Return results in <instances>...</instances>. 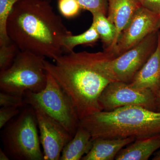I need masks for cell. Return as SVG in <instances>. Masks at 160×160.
I'll return each instance as SVG.
<instances>
[{"instance_id": "obj_8", "label": "cell", "mask_w": 160, "mask_h": 160, "mask_svg": "<svg viewBox=\"0 0 160 160\" xmlns=\"http://www.w3.org/2000/svg\"><path fill=\"white\" fill-rule=\"evenodd\" d=\"M102 111L127 106H139L157 111L155 94L149 89L134 88L129 83L114 81L108 84L99 98Z\"/></svg>"}, {"instance_id": "obj_11", "label": "cell", "mask_w": 160, "mask_h": 160, "mask_svg": "<svg viewBox=\"0 0 160 160\" xmlns=\"http://www.w3.org/2000/svg\"><path fill=\"white\" fill-rule=\"evenodd\" d=\"M129 84L134 88L149 89L155 94L160 90V32L156 49Z\"/></svg>"}, {"instance_id": "obj_25", "label": "cell", "mask_w": 160, "mask_h": 160, "mask_svg": "<svg viewBox=\"0 0 160 160\" xmlns=\"http://www.w3.org/2000/svg\"><path fill=\"white\" fill-rule=\"evenodd\" d=\"M0 160H10L9 157L6 154L5 152L2 151V149H0Z\"/></svg>"}, {"instance_id": "obj_14", "label": "cell", "mask_w": 160, "mask_h": 160, "mask_svg": "<svg viewBox=\"0 0 160 160\" xmlns=\"http://www.w3.org/2000/svg\"><path fill=\"white\" fill-rule=\"evenodd\" d=\"M160 149V134L136 139L123 148L115 160H147Z\"/></svg>"}, {"instance_id": "obj_13", "label": "cell", "mask_w": 160, "mask_h": 160, "mask_svg": "<svg viewBox=\"0 0 160 160\" xmlns=\"http://www.w3.org/2000/svg\"><path fill=\"white\" fill-rule=\"evenodd\" d=\"M134 138H97L92 140L91 149L82 160H113L118 152L134 142Z\"/></svg>"}, {"instance_id": "obj_18", "label": "cell", "mask_w": 160, "mask_h": 160, "mask_svg": "<svg viewBox=\"0 0 160 160\" xmlns=\"http://www.w3.org/2000/svg\"><path fill=\"white\" fill-rule=\"evenodd\" d=\"M20 0H0V46L11 42L7 32V23L16 3Z\"/></svg>"}, {"instance_id": "obj_10", "label": "cell", "mask_w": 160, "mask_h": 160, "mask_svg": "<svg viewBox=\"0 0 160 160\" xmlns=\"http://www.w3.org/2000/svg\"><path fill=\"white\" fill-rule=\"evenodd\" d=\"M35 110L44 160H60L63 149L73 136L60 123L45 112Z\"/></svg>"}, {"instance_id": "obj_19", "label": "cell", "mask_w": 160, "mask_h": 160, "mask_svg": "<svg viewBox=\"0 0 160 160\" xmlns=\"http://www.w3.org/2000/svg\"><path fill=\"white\" fill-rule=\"evenodd\" d=\"M19 51L17 46L12 41L0 46V71L6 70L11 66Z\"/></svg>"}, {"instance_id": "obj_6", "label": "cell", "mask_w": 160, "mask_h": 160, "mask_svg": "<svg viewBox=\"0 0 160 160\" xmlns=\"http://www.w3.org/2000/svg\"><path fill=\"white\" fill-rule=\"evenodd\" d=\"M23 98L25 104L45 112L74 136L80 121L77 110L71 98L51 74L47 72V84L42 91H26Z\"/></svg>"}, {"instance_id": "obj_5", "label": "cell", "mask_w": 160, "mask_h": 160, "mask_svg": "<svg viewBox=\"0 0 160 160\" xmlns=\"http://www.w3.org/2000/svg\"><path fill=\"white\" fill-rule=\"evenodd\" d=\"M45 59L30 52L20 50L11 66L0 71L1 91L23 97L26 91H42L47 82Z\"/></svg>"}, {"instance_id": "obj_21", "label": "cell", "mask_w": 160, "mask_h": 160, "mask_svg": "<svg viewBox=\"0 0 160 160\" xmlns=\"http://www.w3.org/2000/svg\"><path fill=\"white\" fill-rule=\"evenodd\" d=\"M58 6L61 14L67 18L77 16L82 9L76 0H58Z\"/></svg>"}, {"instance_id": "obj_2", "label": "cell", "mask_w": 160, "mask_h": 160, "mask_svg": "<svg viewBox=\"0 0 160 160\" xmlns=\"http://www.w3.org/2000/svg\"><path fill=\"white\" fill-rule=\"evenodd\" d=\"M10 40L21 51L53 62L64 54L63 42L72 34L55 12L50 0H20L7 23Z\"/></svg>"}, {"instance_id": "obj_12", "label": "cell", "mask_w": 160, "mask_h": 160, "mask_svg": "<svg viewBox=\"0 0 160 160\" xmlns=\"http://www.w3.org/2000/svg\"><path fill=\"white\" fill-rule=\"evenodd\" d=\"M141 6L139 0H108L107 17L115 27L116 36L112 46L105 51L112 54L121 32Z\"/></svg>"}, {"instance_id": "obj_28", "label": "cell", "mask_w": 160, "mask_h": 160, "mask_svg": "<svg viewBox=\"0 0 160 160\" xmlns=\"http://www.w3.org/2000/svg\"></svg>"}, {"instance_id": "obj_3", "label": "cell", "mask_w": 160, "mask_h": 160, "mask_svg": "<svg viewBox=\"0 0 160 160\" xmlns=\"http://www.w3.org/2000/svg\"><path fill=\"white\" fill-rule=\"evenodd\" d=\"M79 126L97 138H135L160 134V111L139 106L101 111L80 121Z\"/></svg>"}, {"instance_id": "obj_16", "label": "cell", "mask_w": 160, "mask_h": 160, "mask_svg": "<svg viewBox=\"0 0 160 160\" xmlns=\"http://www.w3.org/2000/svg\"><path fill=\"white\" fill-rule=\"evenodd\" d=\"M92 23L99 35L104 51H107L113 44L116 36V28L107 16L101 12L92 13Z\"/></svg>"}, {"instance_id": "obj_9", "label": "cell", "mask_w": 160, "mask_h": 160, "mask_svg": "<svg viewBox=\"0 0 160 160\" xmlns=\"http://www.w3.org/2000/svg\"><path fill=\"white\" fill-rule=\"evenodd\" d=\"M160 28V14L140 6L121 32L112 52L116 58Z\"/></svg>"}, {"instance_id": "obj_15", "label": "cell", "mask_w": 160, "mask_h": 160, "mask_svg": "<svg viewBox=\"0 0 160 160\" xmlns=\"http://www.w3.org/2000/svg\"><path fill=\"white\" fill-rule=\"evenodd\" d=\"M92 140L88 130L79 126L74 136L62 151L60 160H79L91 149Z\"/></svg>"}, {"instance_id": "obj_1", "label": "cell", "mask_w": 160, "mask_h": 160, "mask_svg": "<svg viewBox=\"0 0 160 160\" xmlns=\"http://www.w3.org/2000/svg\"><path fill=\"white\" fill-rule=\"evenodd\" d=\"M111 58V53L105 51H73L54 63L45 60L46 71L71 98L80 120L102 111L99 98L108 84L114 82L107 66Z\"/></svg>"}, {"instance_id": "obj_20", "label": "cell", "mask_w": 160, "mask_h": 160, "mask_svg": "<svg viewBox=\"0 0 160 160\" xmlns=\"http://www.w3.org/2000/svg\"><path fill=\"white\" fill-rule=\"evenodd\" d=\"M81 9L88 10L92 14L101 12L107 15L108 0H76Z\"/></svg>"}, {"instance_id": "obj_4", "label": "cell", "mask_w": 160, "mask_h": 160, "mask_svg": "<svg viewBox=\"0 0 160 160\" xmlns=\"http://www.w3.org/2000/svg\"><path fill=\"white\" fill-rule=\"evenodd\" d=\"M35 110L30 105L1 131L4 151L10 160H43Z\"/></svg>"}, {"instance_id": "obj_7", "label": "cell", "mask_w": 160, "mask_h": 160, "mask_svg": "<svg viewBox=\"0 0 160 160\" xmlns=\"http://www.w3.org/2000/svg\"><path fill=\"white\" fill-rule=\"evenodd\" d=\"M159 32L149 34L136 46L108 61L109 72L114 81L131 82L156 49Z\"/></svg>"}, {"instance_id": "obj_24", "label": "cell", "mask_w": 160, "mask_h": 160, "mask_svg": "<svg viewBox=\"0 0 160 160\" xmlns=\"http://www.w3.org/2000/svg\"><path fill=\"white\" fill-rule=\"evenodd\" d=\"M139 1L142 7L160 14V0H139Z\"/></svg>"}, {"instance_id": "obj_27", "label": "cell", "mask_w": 160, "mask_h": 160, "mask_svg": "<svg viewBox=\"0 0 160 160\" xmlns=\"http://www.w3.org/2000/svg\"><path fill=\"white\" fill-rule=\"evenodd\" d=\"M152 160H160V149L155 153L154 157L152 158Z\"/></svg>"}, {"instance_id": "obj_23", "label": "cell", "mask_w": 160, "mask_h": 160, "mask_svg": "<svg viewBox=\"0 0 160 160\" xmlns=\"http://www.w3.org/2000/svg\"><path fill=\"white\" fill-rule=\"evenodd\" d=\"M20 113L19 108L18 107H2L0 109V129Z\"/></svg>"}, {"instance_id": "obj_17", "label": "cell", "mask_w": 160, "mask_h": 160, "mask_svg": "<svg viewBox=\"0 0 160 160\" xmlns=\"http://www.w3.org/2000/svg\"><path fill=\"white\" fill-rule=\"evenodd\" d=\"M100 39L95 27L93 24L88 30L78 35L73 34L67 37L63 42L64 53H69L73 51L75 47L79 45H92L97 42Z\"/></svg>"}, {"instance_id": "obj_22", "label": "cell", "mask_w": 160, "mask_h": 160, "mask_svg": "<svg viewBox=\"0 0 160 160\" xmlns=\"http://www.w3.org/2000/svg\"><path fill=\"white\" fill-rule=\"evenodd\" d=\"M23 97L7 93L0 92V106L2 107H15L21 108L25 105Z\"/></svg>"}, {"instance_id": "obj_26", "label": "cell", "mask_w": 160, "mask_h": 160, "mask_svg": "<svg viewBox=\"0 0 160 160\" xmlns=\"http://www.w3.org/2000/svg\"><path fill=\"white\" fill-rule=\"evenodd\" d=\"M157 104V111H160V90L155 94Z\"/></svg>"}]
</instances>
